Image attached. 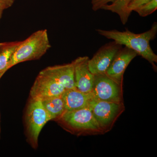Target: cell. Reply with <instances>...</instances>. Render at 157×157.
Segmentation results:
<instances>
[{
  "label": "cell",
  "instance_id": "1",
  "mask_svg": "<svg viewBox=\"0 0 157 157\" xmlns=\"http://www.w3.org/2000/svg\"><path fill=\"white\" fill-rule=\"evenodd\" d=\"M99 35L105 37L119 44L131 48L149 62L155 71L157 70V56L152 50L150 42L155 39L157 33V23L153 24L149 30L142 33L136 34L126 29L123 32L117 30H105L98 29L96 30Z\"/></svg>",
  "mask_w": 157,
  "mask_h": 157
},
{
  "label": "cell",
  "instance_id": "2",
  "mask_svg": "<svg viewBox=\"0 0 157 157\" xmlns=\"http://www.w3.org/2000/svg\"><path fill=\"white\" fill-rule=\"evenodd\" d=\"M51 47L47 30H39L34 32L21 41L11 57L8 70L23 62L39 59Z\"/></svg>",
  "mask_w": 157,
  "mask_h": 157
},
{
  "label": "cell",
  "instance_id": "3",
  "mask_svg": "<svg viewBox=\"0 0 157 157\" xmlns=\"http://www.w3.org/2000/svg\"><path fill=\"white\" fill-rule=\"evenodd\" d=\"M71 133L78 135L102 134L89 107L66 111L57 120Z\"/></svg>",
  "mask_w": 157,
  "mask_h": 157
},
{
  "label": "cell",
  "instance_id": "4",
  "mask_svg": "<svg viewBox=\"0 0 157 157\" xmlns=\"http://www.w3.org/2000/svg\"><path fill=\"white\" fill-rule=\"evenodd\" d=\"M50 121L41 101L30 98L26 110V133L29 143L34 148L38 146L40 132L45 124Z\"/></svg>",
  "mask_w": 157,
  "mask_h": 157
},
{
  "label": "cell",
  "instance_id": "5",
  "mask_svg": "<svg viewBox=\"0 0 157 157\" xmlns=\"http://www.w3.org/2000/svg\"><path fill=\"white\" fill-rule=\"evenodd\" d=\"M88 107L99 125L102 134L112 128L118 117L124 110L123 102H108L92 98Z\"/></svg>",
  "mask_w": 157,
  "mask_h": 157
},
{
  "label": "cell",
  "instance_id": "6",
  "mask_svg": "<svg viewBox=\"0 0 157 157\" xmlns=\"http://www.w3.org/2000/svg\"><path fill=\"white\" fill-rule=\"evenodd\" d=\"M91 94L99 101L121 103L123 101L122 85L119 84L105 73L95 75Z\"/></svg>",
  "mask_w": 157,
  "mask_h": 157
},
{
  "label": "cell",
  "instance_id": "7",
  "mask_svg": "<svg viewBox=\"0 0 157 157\" xmlns=\"http://www.w3.org/2000/svg\"><path fill=\"white\" fill-rule=\"evenodd\" d=\"M123 45L112 41L101 46L88 60L89 69L94 75L105 73L116 55Z\"/></svg>",
  "mask_w": 157,
  "mask_h": 157
},
{
  "label": "cell",
  "instance_id": "8",
  "mask_svg": "<svg viewBox=\"0 0 157 157\" xmlns=\"http://www.w3.org/2000/svg\"><path fill=\"white\" fill-rule=\"evenodd\" d=\"M65 88L52 78L39 73L30 91V98L39 100L62 96Z\"/></svg>",
  "mask_w": 157,
  "mask_h": 157
},
{
  "label": "cell",
  "instance_id": "9",
  "mask_svg": "<svg viewBox=\"0 0 157 157\" xmlns=\"http://www.w3.org/2000/svg\"><path fill=\"white\" fill-rule=\"evenodd\" d=\"M137 56L135 51L126 46L122 47L116 55L105 74L119 84L122 85L126 69Z\"/></svg>",
  "mask_w": 157,
  "mask_h": 157
},
{
  "label": "cell",
  "instance_id": "10",
  "mask_svg": "<svg viewBox=\"0 0 157 157\" xmlns=\"http://www.w3.org/2000/svg\"><path fill=\"white\" fill-rule=\"evenodd\" d=\"M88 56L78 57L73 61L74 66L75 87L82 92L91 93L92 91L95 75L90 71Z\"/></svg>",
  "mask_w": 157,
  "mask_h": 157
},
{
  "label": "cell",
  "instance_id": "11",
  "mask_svg": "<svg viewBox=\"0 0 157 157\" xmlns=\"http://www.w3.org/2000/svg\"><path fill=\"white\" fill-rule=\"evenodd\" d=\"M39 73L52 78L61 84L66 89H76L73 62L70 63L47 67L40 71Z\"/></svg>",
  "mask_w": 157,
  "mask_h": 157
},
{
  "label": "cell",
  "instance_id": "12",
  "mask_svg": "<svg viewBox=\"0 0 157 157\" xmlns=\"http://www.w3.org/2000/svg\"><path fill=\"white\" fill-rule=\"evenodd\" d=\"M62 97L66 111H72L88 107L93 98L91 93L82 92L76 89H66Z\"/></svg>",
  "mask_w": 157,
  "mask_h": 157
},
{
  "label": "cell",
  "instance_id": "13",
  "mask_svg": "<svg viewBox=\"0 0 157 157\" xmlns=\"http://www.w3.org/2000/svg\"><path fill=\"white\" fill-rule=\"evenodd\" d=\"M50 121H56L66 111L62 96L46 98L41 100Z\"/></svg>",
  "mask_w": 157,
  "mask_h": 157
},
{
  "label": "cell",
  "instance_id": "14",
  "mask_svg": "<svg viewBox=\"0 0 157 157\" xmlns=\"http://www.w3.org/2000/svg\"><path fill=\"white\" fill-rule=\"evenodd\" d=\"M21 41L0 42V73H6L9 70L11 57Z\"/></svg>",
  "mask_w": 157,
  "mask_h": 157
},
{
  "label": "cell",
  "instance_id": "15",
  "mask_svg": "<svg viewBox=\"0 0 157 157\" xmlns=\"http://www.w3.org/2000/svg\"><path fill=\"white\" fill-rule=\"evenodd\" d=\"M132 0H115L111 5H105L101 9L111 11L119 16L122 23L125 24L132 12L128 9V5Z\"/></svg>",
  "mask_w": 157,
  "mask_h": 157
},
{
  "label": "cell",
  "instance_id": "16",
  "mask_svg": "<svg viewBox=\"0 0 157 157\" xmlns=\"http://www.w3.org/2000/svg\"><path fill=\"white\" fill-rule=\"evenodd\" d=\"M157 9V0H151L134 10L141 17H146L154 12Z\"/></svg>",
  "mask_w": 157,
  "mask_h": 157
},
{
  "label": "cell",
  "instance_id": "17",
  "mask_svg": "<svg viewBox=\"0 0 157 157\" xmlns=\"http://www.w3.org/2000/svg\"><path fill=\"white\" fill-rule=\"evenodd\" d=\"M115 0H91L92 9L94 11H97L101 9L102 7L108 3L113 2Z\"/></svg>",
  "mask_w": 157,
  "mask_h": 157
},
{
  "label": "cell",
  "instance_id": "18",
  "mask_svg": "<svg viewBox=\"0 0 157 157\" xmlns=\"http://www.w3.org/2000/svg\"><path fill=\"white\" fill-rule=\"evenodd\" d=\"M151 0H132L128 5V9L132 12L135 9L148 2Z\"/></svg>",
  "mask_w": 157,
  "mask_h": 157
},
{
  "label": "cell",
  "instance_id": "19",
  "mask_svg": "<svg viewBox=\"0 0 157 157\" xmlns=\"http://www.w3.org/2000/svg\"><path fill=\"white\" fill-rule=\"evenodd\" d=\"M15 0H0V9L3 10L8 9L12 6Z\"/></svg>",
  "mask_w": 157,
  "mask_h": 157
},
{
  "label": "cell",
  "instance_id": "20",
  "mask_svg": "<svg viewBox=\"0 0 157 157\" xmlns=\"http://www.w3.org/2000/svg\"><path fill=\"white\" fill-rule=\"evenodd\" d=\"M3 11H4V10L0 9V21H1V18H2V16Z\"/></svg>",
  "mask_w": 157,
  "mask_h": 157
},
{
  "label": "cell",
  "instance_id": "21",
  "mask_svg": "<svg viewBox=\"0 0 157 157\" xmlns=\"http://www.w3.org/2000/svg\"><path fill=\"white\" fill-rule=\"evenodd\" d=\"M5 73H0V79H1V78H2V76L4 75Z\"/></svg>",
  "mask_w": 157,
  "mask_h": 157
},
{
  "label": "cell",
  "instance_id": "22",
  "mask_svg": "<svg viewBox=\"0 0 157 157\" xmlns=\"http://www.w3.org/2000/svg\"><path fill=\"white\" fill-rule=\"evenodd\" d=\"M0 139H1V126H0Z\"/></svg>",
  "mask_w": 157,
  "mask_h": 157
}]
</instances>
